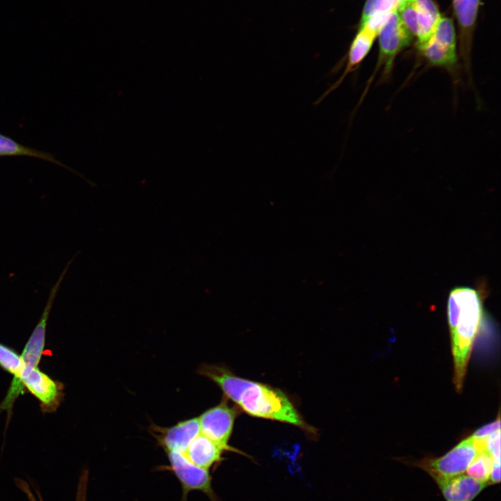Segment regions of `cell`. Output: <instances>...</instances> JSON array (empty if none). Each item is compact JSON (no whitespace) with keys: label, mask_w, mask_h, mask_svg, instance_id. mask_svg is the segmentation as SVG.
I'll list each match as a JSON object with an SVG mask.
<instances>
[{"label":"cell","mask_w":501,"mask_h":501,"mask_svg":"<svg viewBox=\"0 0 501 501\" xmlns=\"http://www.w3.org/2000/svg\"><path fill=\"white\" fill-rule=\"evenodd\" d=\"M486 440L477 439L472 435L443 456L422 460L420 466L434 480L462 475L475 457L486 450Z\"/></svg>","instance_id":"5"},{"label":"cell","mask_w":501,"mask_h":501,"mask_svg":"<svg viewBox=\"0 0 501 501\" xmlns=\"http://www.w3.org/2000/svg\"><path fill=\"white\" fill-rule=\"evenodd\" d=\"M22 356L12 348L0 343V367L16 378L23 369Z\"/></svg>","instance_id":"17"},{"label":"cell","mask_w":501,"mask_h":501,"mask_svg":"<svg viewBox=\"0 0 501 501\" xmlns=\"http://www.w3.org/2000/svg\"><path fill=\"white\" fill-rule=\"evenodd\" d=\"M166 453L170 463L168 468L175 474L182 488L181 501H186L187 495L192 491H201L212 501H217L209 470L192 463L182 453L175 452Z\"/></svg>","instance_id":"6"},{"label":"cell","mask_w":501,"mask_h":501,"mask_svg":"<svg viewBox=\"0 0 501 501\" xmlns=\"http://www.w3.org/2000/svg\"><path fill=\"white\" fill-rule=\"evenodd\" d=\"M500 480V460H493V465L491 471L489 482L491 484H497Z\"/></svg>","instance_id":"20"},{"label":"cell","mask_w":501,"mask_h":501,"mask_svg":"<svg viewBox=\"0 0 501 501\" xmlns=\"http://www.w3.org/2000/svg\"><path fill=\"white\" fill-rule=\"evenodd\" d=\"M492 465L493 458L485 450L475 457L466 472L475 479L488 484Z\"/></svg>","instance_id":"16"},{"label":"cell","mask_w":501,"mask_h":501,"mask_svg":"<svg viewBox=\"0 0 501 501\" xmlns=\"http://www.w3.org/2000/svg\"><path fill=\"white\" fill-rule=\"evenodd\" d=\"M224 451L223 447L200 433L183 454L196 466L209 470L223 460Z\"/></svg>","instance_id":"13"},{"label":"cell","mask_w":501,"mask_h":501,"mask_svg":"<svg viewBox=\"0 0 501 501\" xmlns=\"http://www.w3.org/2000/svg\"><path fill=\"white\" fill-rule=\"evenodd\" d=\"M376 36V34L365 27L360 29L350 46L344 70L339 79L319 98L317 103L320 102L331 92L337 89L347 77L356 70L368 54Z\"/></svg>","instance_id":"11"},{"label":"cell","mask_w":501,"mask_h":501,"mask_svg":"<svg viewBox=\"0 0 501 501\" xmlns=\"http://www.w3.org/2000/svg\"><path fill=\"white\" fill-rule=\"evenodd\" d=\"M415 1V0H400V2H401V1L413 2Z\"/></svg>","instance_id":"22"},{"label":"cell","mask_w":501,"mask_h":501,"mask_svg":"<svg viewBox=\"0 0 501 501\" xmlns=\"http://www.w3.org/2000/svg\"><path fill=\"white\" fill-rule=\"evenodd\" d=\"M236 411L230 407L224 398L216 406L202 413L198 418L200 433L215 441L228 452L246 455L243 452L229 445L232 433Z\"/></svg>","instance_id":"7"},{"label":"cell","mask_w":501,"mask_h":501,"mask_svg":"<svg viewBox=\"0 0 501 501\" xmlns=\"http://www.w3.org/2000/svg\"><path fill=\"white\" fill-rule=\"evenodd\" d=\"M500 429V421L498 418L496 421L489 423L477 429L473 436L480 440H487V438L494 431Z\"/></svg>","instance_id":"19"},{"label":"cell","mask_w":501,"mask_h":501,"mask_svg":"<svg viewBox=\"0 0 501 501\" xmlns=\"http://www.w3.org/2000/svg\"><path fill=\"white\" fill-rule=\"evenodd\" d=\"M86 484V483H85V484H84V486H83L84 487H83V489H82L81 500L80 501H85V500H84V498H85V494H84V493H85V490H86V488H85Z\"/></svg>","instance_id":"21"},{"label":"cell","mask_w":501,"mask_h":501,"mask_svg":"<svg viewBox=\"0 0 501 501\" xmlns=\"http://www.w3.org/2000/svg\"><path fill=\"white\" fill-rule=\"evenodd\" d=\"M0 156H27L38 159H42L59 166L63 165L61 162L57 161L52 155L38 151L28 147H26L22 144H19L13 139L0 134Z\"/></svg>","instance_id":"15"},{"label":"cell","mask_w":501,"mask_h":501,"mask_svg":"<svg viewBox=\"0 0 501 501\" xmlns=\"http://www.w3.org/2000/svg\"><path fill=\"white\" fill-rule=\"evenodd\" d=\"M486 450L491 455L493 460H500V429L487 438Z\"/></svg>","instance_id":"18"},{"label":"cell","mask_w":501,"mask_h":501,"mask_svg":"<svg viewBox=\"0 0 501 501\" xmlns=\"http://www.w3.org/2000/svg\"><path fill=\"white\" fill-rule=\"evenodd\" d=\"M237 404L250 415L287 423L306 431H314L305 423L288 397L279 389L268 385L249 380Z\"/></svg>","instance_id":"2"},{"label":"cell","mask_w":501,"mask_h":501,"mask_svg":"<svg viewBox=\"0 0 501 501\" xmlns=\"http://www.w3.org/2000/svg\"><path fill=\"white\" fill-rule=\"evenodd\" d=\"M63 384L42 372L38 367L22 372L12 379L4 399L0 404V412L6 411L8 416L17 397L26 389L40 402L45 413L55 412L63 397Z\"/></svg>","instance_id":"3"},{"label":"cell","mask_w":501,"mask_h":501,"mask_svg":"<svg viewBox=\"0 0 501 501\" xmlns=\"http://www.w3.org/2000/svg\"><path fill=\"white\" fill-rule=\"evenodd\" d=\"M150 431L157 444L166 452L183 454L191 441L200 433V429L198 418H193L179 422L170 427L152 424Z\"/></svg>","instance_id":"8"},{"label":"cell","mask_w":501,"mask_h":501,"mask_svg":"<svg viewBox=\"0 0 501 501\" xmlns=\"http://www.w3.org/2000/svg\"><path fill=\"white\" fill-rule=\"evenodd\" d=\"M480 0H453L455 13L461 29V54L466 73L471 79L470 41Z\"/></svg>","instance_id":"9"},{"label":"cell","mask_w":501,"mask_h":501,"mask_svg":"<svg viewBox=\"0 0 501 501\" xmlns=\"http://www.w3.org/2000/svg\"><path fill=\"white\" fill-rule=\"evenodd\" d=\"M447 312L454 361V383L459 391L484 316L482 295L474 288L456 287L449 294Z\"/></svg>","instance_id":"1"},{"label":"cell","mask_w":501,"mask_h":501,"mask_svg":"<svg viewBox=\"0 0 501 501\" xmlns=\"http://www.w3.org/2000/svg\"><path fill=\"white\" fill-rule=\"evenodd\" d=\"M379 53L375 68L369 77L363 93L361 102L371 83L380 73V81L384 82L390 78L394 61L397 55L406 46L412 34L403 23L397 9L394 10L381 26L379 31Z\"/></svg>","instance_id":"4"},{"label":"cell","mask_w":501,"mask_h":501,"mask_svg":"<svg viewBox=\"0 0 501 501\" xmlns=\"http://www.w3.org/2000/svg\"><path fill=\"white\" fill-rule=\"evenodd\" d=\"M456 44L447 39L432 35L418 48L430 65L445 68L453 74L457 62Z\"/></svg>","instance_id":"12"},{"label":"cell","mask_w":501,"mask_h":501,"mask_svg":"<svg viewBox=\"0 0 501 501\" xmlns=\"http://www.w3.org/2000/svg\"><path fill=\"white\" fill-rule=\"evenodd\" d=\"M435 481L446 501H472L488 484L464 474Z\"/></svg>","instance_id":"10"},{"label":"cell","mask_w":501,"mask_h":501,"mask_svg":"<svg viewBox=\"0 0 501 501\" xmlns=\"http://www.w3.org/2000/svg\"><path fill=\"white\" fill-rule=\"evenodd\" d=\"M418 12V47L424 45L433 35L440 15L432 0H415Z\"/></svg>","instance_id":"14"}]
</instances>
